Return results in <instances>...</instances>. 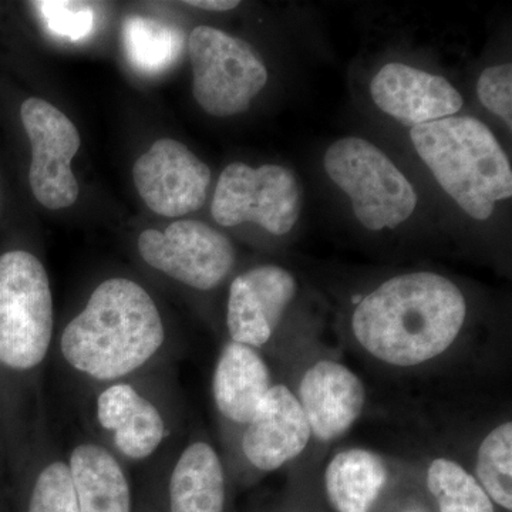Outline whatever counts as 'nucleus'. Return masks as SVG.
<instances>
[{"instance_id": "nucleus-1", "label": "nucleus", "mask_w": 512, "mask_h": 512, "mask_svg": "<svg viewBox=\"0 0 512 512\" xmlns=\"http://www.w3.org/2000/svg\"><path fill=\"white\" fill-rule=\"evenodd\" d=\"M349 336L357 353L380 369L419 375L463 352L468 302L460 286L436 272L393 276L353 296Z\"/></svg>"}, {"instance_id": "nucleus-2", "label": "nucleus", "mask_w": 512, "mask_h": 512, "mask_svg": "<svg viewBox=\"0 0 512 512\" xmlns=\"http://www.w3.org/2000/svg\"><path fill=\"white\" fill-rule=\"evenodd\" d=\"M170 349L153 296L133 279L117 276L97 285L64 325L56 352L64 369L99 387L154 372Z\"/></svg>"}, {"instance_id": "nucleus-3", "label": "nucleus", "mask_w": 512, "mask_h": 512, "mask_svg": "<svg viewBox=\"0 0 512 512\" xmlns=\"http://www.w3.org/2000/svg\"><path fill=\"white\" fill-rule=\"evenodd\" d=\"M410 137L441 188L471 218L485 221L512 195V171L490 128L474 117H447L413 127Z\"/></svg>"}, {"instance_id": "nucleus-4", "label": "nucleus", "mask_w": 512, "mask_h": 512, "mask_svg": "<svg viewBox=\"0 0 512 512\" xmlns=\"http://www.w3.org/2000/svg\"><path fill=\"white\" fill-rule=\"evenodd\" d=\"M55 339V306L45 265L32 252L0 255V370L36 379Z\"/></svg>"}, {"instance_id": "nucleus-5", "label": "nucleus", "mask_w": 512, "mask_h": 512, "mask_svg": "<svg viewBox=\"0 0 512 512\" xmlns=\"http://www.w3.org/2000/svg\"><path fill=\"white\" fill-rule=\"evenodd\" d=\"M148 375L94 387L90 404L97 440L127 466L153 460L175 433L173 404Z\"/></svg>"}, {"instance_id": "nucleus-6", "label": "nucleus", "mask_w": 512, "mask_h": 512, "mask_svg": "<svg viewBox=\"0 0 512 512\" xmlns=\"http://www.w3.org/2000/svg\"><path fill=\"white\" fill-rule=\"evenodd\" d=\"M325 170L349 195L357 220L370 231L397 228L416 210L413 185L369 141L356 137L336 141L326 151Z\"/></svg>"}, {"instance_id": "nucleus-7", "label": "nucleus", "mask_w": 512, "mask_h": 512, "mask_svg": "<svg viewBox=\"0 0 512 512\" xmlns=\"http://www.w3.org/2000/svg\"><path fill=\"white\" fill-rule=\"evenodd\" d=\"M311 443V429L295 393L288 383L276 380L222 456L231 477L251 484L301 461Z\"/></svg>"}, {"instance_id": "nucleus-8", "label": "nucleus", "mask_w": 512, "mask_h": 512, "mask_svg": "<svg viewBox=\"0 0 512 512\" xmlns=\"http://www.w3.org/2000/svg\"><path fill=\"white\" fill-rule=\"evenodd\" d=\"M188 53L192 93L211 116H237L268 82V70L254 47L220 29L198 26L192 30Z\"/></svg>"}, {"instance_id": "nucleus-9", "label": "nucleus", "mask_w": 512, "mask_h": 512, "mask_svg": "<svg viewBox=\"0 0 512 512\" xmlns=\"http://www.w3.org/2000/svg\"><path fill=\"white\" fill-rule=\"evenodd\" d=\"M292 392L311 429L309 451L326 450L346 436L362 419L367 389L362 377L335 353L309 349L292 365Z\"/></svg>"}, {"instance_id": "nucleus-10", "label": "nucleus", "mask_w": 512, "mask_h": 512, "mask_svg": "<svg viewBox=\"0 0 512 512\" xmlns=\"http://www.w3.org/2000/svg\"><path fill=\"white\" fill-rule=\"evenodd\" d=\"M301 205V187L289 168L234 163L222 171L211 212L222 227L254 222L271 234L285 235L295 227Z\"/></svg>"}, {"instance_id": "nucleus-11", "label": "nucleus", "mask_w": 512, "mask_h": 512, "mask_svg": "<svg viewBox=\"0 0 512 512\" xmlns=\"http://www.w3.org/2000/svg\"><path fill=\"white\" fill-rule=\"evenodd\" d=\"M138 252L154 271L195 291H214L234 271L235 249L220 231L200 221H177L164 231L146 229Z\"/></svg>"}, {"instance_id": "nucleus-12", "label": "nucleus", "mask_w": 512, "mask_h": 512, "mask_svg": "<svg viewBox=\"0 0 512 512\" xmlns=\"http://www.w3.org/2000/svg\"><path fill=\"white\" fill-rule=\"evenodd\" d=\"M20 119L32 146L29 183L37 202L49 210L72 207L79 197L72 171L82 143L79 131L63 111L39 97L23 101Z\"/></svg>"}, {"instance_id": "nucleus-13", "label": "nucleus", "mask_w": 512, "mask_h": 512, "mask_svg": "<svg viewBox=\"0 0 512 512\" xmlns=\"http://www.w3.org/2000/svg\"><path fill=\"white\" fill-rule=\"evenodd\" d=\"M298 292L295 276L282 266L259 265L235 276L225 313L228 340L276 357V340Z\"/></svg>"}, {"instance_id": "nucleus-14", "label": "nucleus", "mask_w": 512, "mask_h": 512, "mask_svg": "<svg viewBox=\"0 0 512 512\" xmlns=\"http://www.w3.org/2000/svg\"><path fill=\"white\" fill-rule=\"evenodd\" d=\"M134 184L147 207L163 217H183L207 200L211 171L180 141L163 138L133 167Z\"/></svg>"}, {"instance_id": "nucleus-15", "label": "nucleus", "mask_w": 512, "mask_h": 512, "mask_svg": "<svg viewBox=\"0 0 512 512\" xmlns=\"http://www.w3.org/2000/svg\"><path fill=\"white\" fill-rule=\"evenodd\" d=\"M276 382L268 357L251 346L225 340L215 360L211 397L224 448L254 417Z\"/></svg>"}, {"instance_id": "nucleus-16", "label": "nucleus", "mask_w": 512, "mask_h": 512, "mask_svg": "<svg viewBox=\"0 0 512 512\" xmlns=\"http://www.w3.org/2000/svg\"><path fill=\"white\" fill-rule=\"evenodd\" d=\"M370 94L383 113L404 126L447 119L463 107V97L444 77L403 63L383 66L370 83Z\"/></svg>"}, {"instance_id": "nucleus-17", "label": "nucleus", "mask_w": 512, "mask_h": 512, "mask_svg": "<svg viewBox=\"0 0 512 512\" xmlns=\"http://www.w3.org/2000/svg\"><path fill=\"white\" fill-rule=\"evenodd\" d=\"M403 470L375 450L342 448L323 468V497L333 512H376Z\"/></svg>"}, {"instance_id": "nucleus-18", "label": "nucleus", "mask_w": 512, "mask_h": 512, "mask_svg": "<svg viewBox=\"0 0 512 512\" xmlns=\"http://www.w3.org/2000/svg\"><path fill=\"white\" fill-rule=\"evenodd\" d=\"M227 461L210 439L191 437L168 467L167 512H228Z\"/></svg>"}, {"instance_id": "nucleus-19", "label": "nucleus", "mask_w": 512, "mask_h": 512, "mask_svg": "<svg viewBox=\"0 0 512 512\" xmlns=\"http://www.w3.org/2000/svg\"><path fill=\"white\" fill-rule=\"evenodd\" d=\"M80 512H133V487L123 463L97 439L74 443L64 454Z\"/></svg>"}, {"instance_id": "nucleus-20", "label": "nucleus", "mask_w": 512, "mask_h": 512, "mask_svg": "<svg viewBox=\"0 0 512 512\" xmlns=\"http://www.w3.org/2000/svg\"><path fill=\"white\" fill-rule=\"evenodd\" d=\"M417 476L433 512H500L467 464L456 457L426 458Z\"/></svg>"}, {"instance_id": "nucleus-21", "label": "nucleus", "mask_w": 512, "mask_h": 512, "mask_svg": "<svg viewBox=\"0 0 512 512\" xmlns=\"http://www.w3.org/2000/svg\"><path fill=\"white\" fill-rule=\"evenodd\" d=\"M471 473L500 512H512V421L485 430L471 457Z\"/></svg>"}, {"instance_id": "nucleus-22", "label": "nucleus", "mask_w": 512, "mask_h": 512, "mask_svg": "<svg viewBox=\"0 0 512 512\" xmlns=\"http://www.w3.org/2000/svg\"><path fill=\"white\" fill-rule=\"evenodd\" d=\"M123 37L128 60L141 73H163L183 52L184 35L180 29L143 16L126 19Z\"/></svg>"}, {"instance_id": "nucleus-23", "label": "nucleus", "mask_w": 512, "mask_h": 512, "mask_svg": "<svg viewBox=\"0 0 512 512\" xmlns=\"http://www.w3.org/2000/svg\"><path fill=\"white\" fill-rule=\"evenodd\" d=\"M30 466L26 512H80L66 457L46 444Z\"/></svg>"}, {"instance_id": "nucleus-24", "label": "nucleus", "mask_w": 512, "mask_h": 512, "mask_svg": "<svg viewBox=\"0 0 512 512\" xmlns=\"http://www.w3.org/2000/svg\"><path fill=\"white\" fill-rule=\"evenodd\" d=\"M46 29L53 36L69 42H80L92 35L96 15L89 3L70 0H42L35 2Z\"/></svg>"}, {"instance_id": "nucleus-25", "label": "nucleus", "mask_w": 512, "mask_h": 512, "mask_svg": "<svg viewBox=\"0 0 512 512\" xmlns=\"http://www.w3.org/2000/svg\"><path fill=\"white\" fill-rule=\"evenodd\" d=\"M512 66L488 67L481 73L477 93L481 103L512 128Z\"/></svg>"}, {"instance_id": "nucleus-26", "label": "nucleus", "mask_w": 512, "mask_h": 512, "mask_svg": "<svg viewBox=\"0 0 512 512\" xmlns=\"http://www.w3.org/2000/svg\"><path fill=\"white\" fill-rule=\"evenodd\" d=\"M185 3L194 8L210 10V12H227L239 5V2H234V0H194V2Z\"/></svg>"}, {"instance_id": "nucleus-27", "label": "nucleus", "mask_w": 512, "mask_h": 512, "mask_svg": "<svg viewBox=\"0 0 512 512\" xmlns=\"http://www.w3.org/2000/svg\"><path fill=\"white\" fill-rule=\"evenodd\" d=\"M272 512H325L319 510L316 505L308 503V501H302V498H292V500L286 501V503L279 505L276 510Z\"/></svg>"}, {"instance_id": "nucleus-28", "label": "nucleus", "mask_w": 512, "mask_h": 512, "mask_svg": "<svg viewBox=\"0 0 512 512\" xmlns=\"http://www.w3.org/2000/svg\"><path fill=\"white\" fill-rule=\"evenodd\" d=\"M0 402H2V392H0Z\"/></svg>"}]
</instances>
